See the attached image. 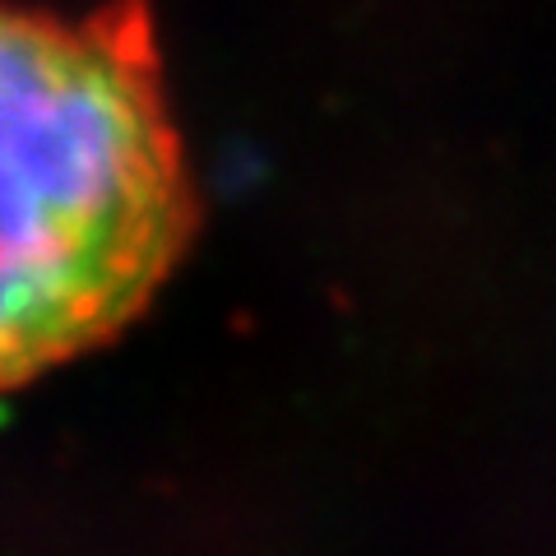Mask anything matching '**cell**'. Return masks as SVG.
I'll return each instance as SVG.
<instances>
[{
	"label": "cell",
	"mask_w": 556,
	"mask_h": 556,
	"mask_svg": "<svg viewBox=\"0 0 556 556\" xmlns=\"http://www.w3.org/2000/svg\"><path fill=\"white\" fill-rule=\"evenodd\" d=\"M190 232L149 47L0 10V390L108 343Z\"/></svg>",
	"instance_id": "obj_1"
}]
</instances>
